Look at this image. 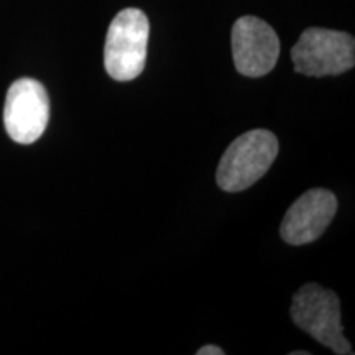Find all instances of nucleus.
<instances>
[{"instance_id": "1", "label": "nucleus", "mask_w": 355, "mask_h": 355, "mask_svg": "<svg viewBox=\"0 0 355 355\" xmlns=\"http://www.w3.org/2000/svg\"><path fill=\"white\" fill-rule=\"evenodd\" d=\"M278 155V140L270 130H250L235 139L222 155L216 178L229 193H239L257 183Z\"/></svg>"}, {"instance_id": "2", "label": "nucleus", "mask_w": 355, "mask_h": 355, "mask_svg": "<svg viewBox=\"0 0 355 355\" xmlns=\"http://www.w3.org/2000/svg\"><path fill=\"white\" fill-rule=\"evenodd\" d=\"M150 24L139 8L119 12L109 26L104 48V64L115 81L139 78L146 63Z\"/></svg>"}, {"instance_id": "3", "label": "nucleus", "mask_w": 355, "mask_h": 355, "mask_svg": "<svg viewBox=\"0 0 355 355\" xmlns=\"http://www.w3.org/2000/svg\"><path fill=\"white\" fill-rule=\"evenodd\" d=\"M291 318L300 329L329 347L334 354L352 355L354 350L344 337L340 324L339 298L334 291L308 283L293 296Z\"/></svg>"}, {"instance_id": "4", "label": "nucleus", "mask_w": 355, "mask_h": 355, "mask_svg": "<svg viewBox=\"0 0 355 355\" xmlns=\"http://www.w3.org/2000/svg\"><path fill=\"white\" fill-rule=\"evenodd\" d=\"M296 73L311 78L337 76L355 64V42L349 33L308 28L291 50Z\"/></svg>"}, {"instance_id": "5", "label": "nucleus", "mask_w": 355, "mask_h": 355, "mask_svg": "<svg viewBox=\"0 0 355 355\" xmlns=\"http://www.w3.org/2000/svg\"><path fill=\"white\" fill-rule=\"evenodd\" d=\"M50 119V101L38 81L21 78L8 89L3 123L8 137L21 145L37 141L46 130Z\"/></svg>"}, {"instance_id": "6", "label": "nucleus", "mask_w": 355, "mask_h": 355, "mask_svg": "<svg viewBox=\"0 0 355 355\" xmlns=\"http://www.w3.org/2000/svg\"><path fill=\"white\" fill-rule=\"evenodd\" d=\"M232 53L239 73L248 78L265 76L278 61V35L257 17H241L232 28Z\"/></svg>"}, {"instance_id": "7", "label": "nucleus", "mask_w": 355, "mask_h": 355, "mask_svg": "<svg viewBox=\"0 0 355 355\" xmlns=\"http://www.w3.org/2000/svg\"><path fill=\"white\" fill-rule=\"evenodd\" d=\"M337 211V199L327 189H309L283 217L282 234L283 241L291 245H304L318 241L331 224Z\"/></svg>"}, {"instance_id": "8", "label": "nucleus", "mask_w": 355, "mask_h": 355, "mask_svg": "<svg viewBox=\"0 0 355 355\" xmlns=\"http://www.w3.org/2000/svg\"><path fill=\"white\" fill-rule=\"evenodd\" d=\"M198 355H224V350L217 345H204L196 352Z\"/></svg>"}]
</instances>
